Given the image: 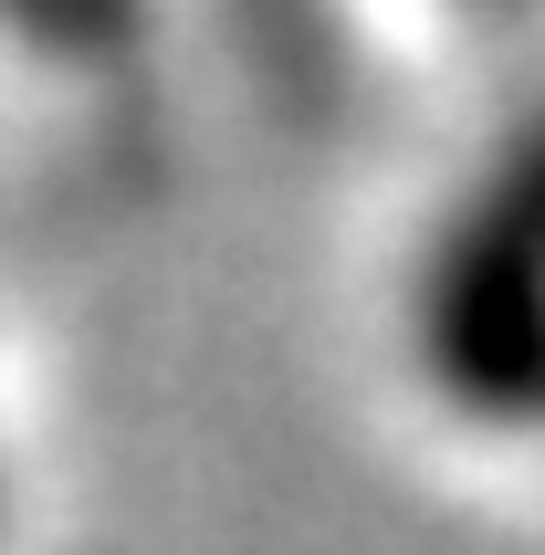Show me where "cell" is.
<instances>
[{"instance_id": "cell-1", "label": "cell", "mask_w": 545, "mask_h": 555, "mask_svg": "<svg viewBox=\"0 0 545 555\" xmlns=\"http://www.w3.org/2000/svg\"><path fill=\"white\" fill-rule=\"evenodd\" d=\"M409 346L472 430H545V116L430 231Z\"/></svg>"}]
</instances>
